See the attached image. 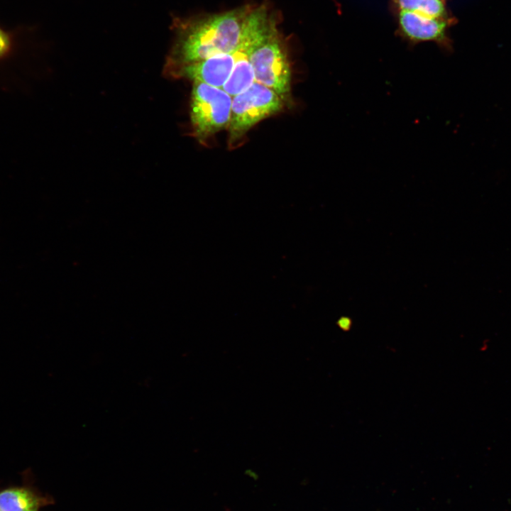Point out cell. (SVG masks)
<instances>
[{
    "mask_svg": "<svg viewBox=\"0 0 511 511\" xmlns=\"http://www.w3.org/2000/svg\"><path fill=\"white\" fill-rule=\"evenodd\" d=\"M256 6L221 13L176 19V40L171 61L183 65L225 53L239 47Z\"/></svg>",
    "mask_w": 511,
    "mask_h": 511,
    "instance_id": "cell-1",
    "label": "cell"
},
{
    "mask_svg": "<svg viewBox=\"0 0 511 511\" xmlns=\"http://www.w3.org/2000/svg\"><path fill=\"white\" fill-rule=\"evenodd\" d=\"M249 60L256 82L275 92L284 101L289 97L291 68L278 24L254 47Z\"/></svg>",
    "mask_w": 511,
    "mask_h": 511,
    "instance_id": "cell-2",
    "label": "cell"
},
{
    "mask_svg": "<svg viewBox=\"0 0 511 511\" xmlns=\"http://www.w3.org/2000/svg\"><path fill=\"white\" fill-rule=\"evenodd\" d=\"M284 102L275 92L257 82L233 97L229 142L234 143L259 121L280 111Z\"/></svg>",
    "mask_w": 511,
    "mask_h": 511,
    "instance_id": "cell-3",
    "label": "cell"
},
{
    "mask_svg": "<svg viewBox=\"0 0 511 511\" xmlns=\"http://www.w3.org/2000/svg\"><path fill=\"white\" fill-rule=\"evenodd\" d=\"M232 97L222 88L193 82L190 120L194 136L204 140L228 127Z\"/></svg>",
    "mask_w": 511,
    "mask_h": 511,
    "instance_id": "cell-4",
    "label": "cell"
},
{
    "mask_svg": "<svg viewBox=\"0 0 511 511\" xmlns=\"http://www.w3.org/2000/svg\"><path fill=\"white\" fill-rule=\"evenodd\" d=\"M396 23V34L410 47L432 42L446 52L451 50L449 30L455 23V18H434L406 11H392Z\"/></svg>",
    "mask_w": 511,
    "mask_h": 511,
    "instance_id": "cell-5",
    "label": "cell"
},
{
    "mask_svg": "<svg viewBox=\"0 0 511 511\" xmlns=\"http://www.w3.org/2000/svg\"><path fill=\"white\" fill-rule=\"evenodd\" d=\"M236 60V51L217 55L180 66V74L193 82L222 88L229 79Z\"/></svg>",
    "mask_w": 511,
    "mask_h": 511,
    "instance_id": "cell-6",
    "label": "cell"
},
{
    "mask_svg": "<svg viewBox=\"0 0 511 511\" xmlns=\"http://www.w3.org/2000/svg\"><path fill=\"white\" fill-rule=\"evenodd\" d=\"M53 503V499L29 485L0 490V511H39Z\"/></svg>",
    "mask_w": 511,
    "mask_h": 511,
    "instance_id": "cell-7",
    "label": "cell"
},
{
    "mask_svg": "<svg viewBox=\"0 0 511 511\" xmlns=\"http://www.w3.org/2000/svg\"><path fill=\"white\" fill-rule=\"evenodd\" d=\"M391 11H406L434 18L452 17L447 0H389Z\"/></svg>",
    "mask_w": 511,
    "mask_h": 511,
    "instance_id": "cell-8",
    "label": "cell"
},
{
    "mask_svg": "<svg viewBox=\"0 0 511 511\" xmlns=\"http://www.w3.org/2000/svg\"><path fill=\"white\" fill-rule=\"evenodd\" d=\"M11 40L9 36L0 28V58L5 56L10 50Z\"/></svg>",
    "mask_w": 511,
    "mask_h": 511,
    "instance_id": "cell-9",
    "label": "cell"
}]
</instances>
